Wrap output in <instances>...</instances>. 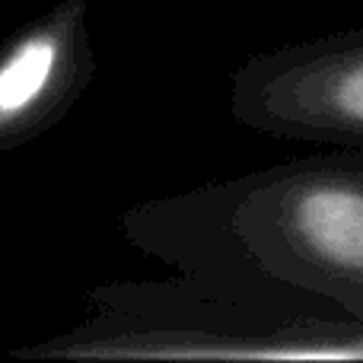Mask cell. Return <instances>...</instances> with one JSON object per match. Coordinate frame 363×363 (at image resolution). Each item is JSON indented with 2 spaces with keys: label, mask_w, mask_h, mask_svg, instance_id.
Segmentation results:
<instances>
[{
  "label": "cell",
  "mask_w": 363,
  "mask_h": 363,
  "mask_svg": "<svg viewBox=\"0 0 363 363\" xmlns=\"http://www.w3.org/2000/svg\"><path fill=\"white\" fill-rule=\"evenodd\" d=\"M236 112L281 138L363 144V38L268 55L236 80Z\"/></svg>",
  "instance_id": "1"
},
{
  "label": "cell",
  "mask_w": 363,
  "mask_h": 363,
  "mask_svg": "<svg viewBox=\"0 0 363 363\" xmlns=\"http://www.w3.org/2000/svg\"><path fill=\"white\" fill-rule=\"evenodd\" d=\"M268 236L290 262L322 281L363 287V182L351 176H296L264 204Z\"/></svg>",
  "instance_id": "2"
},
{
  "label": "cell",
  "mask_w": 363,
  "mask_h": 363,
  "mask_svg": "<svg viewBox=\"0 0 363 363\" xmlns=\"http://www.w3.org/2000/svg\"><path fill=\"white\" fill-rule=\"evenodd\" d=\"M61 38L35 32L23 38L0 64V121H16L48 93L61 67Z\"/></svg>",
  "instance_id": "3"
}]
</instances>
